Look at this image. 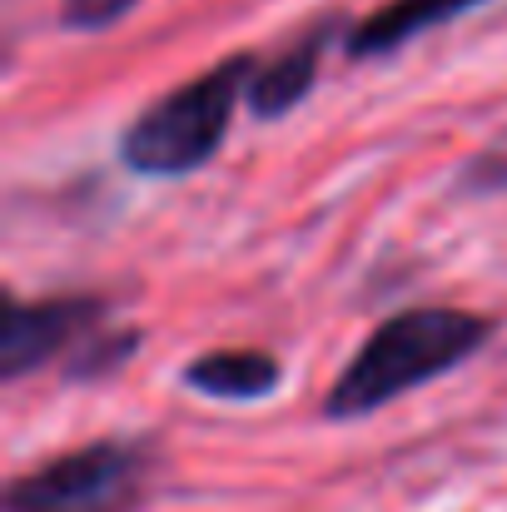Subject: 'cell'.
Returning <instances> with one entry per match:
<instances>
[{"label":"cell","instance_id":"5b68a950","mask_svg":"<svg viewBox=\"0 0 507 512\" xmlns=\"http://www.w3.org/2000/svg\"><path fill=\"white\" fill-rule=\"evenodd\" d=\"M338 20L329 15L324 25H309L289 50H279L274 60H264L259 65V75L249 80V110H254V120H279V115H289L294 105H304L309 100V90H314V75H319V60H324V45L334 40Z\"/></svg>","mask_w":507,"mask_h":512},{"label":"cell","instance_id":"6da1fadb","mask_svg":"<svg viewBox=\"0 0 507 512\" xmlns=\"http://www.w3.org/2000/svg\"><path fill=\"white\" fill-rule=\"evenodd\" d=\"M493 339V324L468 309H403L383 319L368 343L348 358L334 378L324 413L329 418H363L398 393H413L443 373H453L468 353Z\"/></svg>","mask_w":507,"mask_h":512},{"label":"cell","instance_id":"8992f818","mask_svg":"<svg viewBox=\"0 0 507 512\" xmlns=\"http://www.w3.org/2000/svg\"><path fill=\"white\" fill-rule=\"evenodd\" d=\"M184 383L224 403H259L284 383V368L264 348H214L184 368Z\"/></svg>","mask_w":507,"mask_h":512},{"label":"cell","instance_id":"9c48e42d","mask_svg":"<svg viewBox=\"0 0 507 512\" xmlns=\"http://www.w3.org/2000/svg\"><path fill=\"white\" fill-rule=\"evenodd\" d=\"M135 10V0H60V25L65 30H105L115 20H125Z\"/></svg>","mask_w":507,"mask_h":512},{"label":"cell","instance_id":"3957f363","mask_svg":"<svg viewBox=\"0 0 507 512\" xmlns=\"http://www.w3.org/2000/svg\"><path fill=\"white\" fill-rule=\"evenodd\" d=\"M145 443L100 438L5 488V512H130L145 493Z\"/></svg>","mask_w":507,"mask_h":512},{"label":"cell","instance_id":"52a82bcc","mask_svg":"<svg viewBox=\"0 0 507 512\" xmlns=\"http://www.w3.org/2000/svg\"><path fill=\"white\" fill-rule=\"evenodd\" d=\"M473 5H478V0H388V5H378L368 20H358V25L348 30V55H353V60L388 55V50L408 45L413 35L458 20V15L473 10Z\"/></svg>","mask_w":507,"mask_h":512},{"label":"cell","instance_id":"277c9868","mask_svg":"<svg viewBox=\"0 0 507 512\" xmlns=\"http://www.w3.org/2000/svg\"><path fill=\"white\" fill-rule=\"evenodd\" d=\"M105 299L95 294H60V299H10L5 309V334H0V373L5 378H25L40 363H50L55 353H65L75 339H95L100 319H105Z\"/></svg>","mask_w":507,"mask_h":512},{"label":"cell","instance_id":"ba28073f","mask_svg":"<svg viewBox=\"0 0 507 512\" xmlns=\"http://www.w3.org/2000/svg\"><path fill=\"white\" fill-rule=\"evenodd\" d=\"M135 343H140V334L130 329V334H95L90 339V348L75 358V378H95V373H110V368H120L130 353H135Z\"/></svg>","mask_w":507,"mask_h":512},{"label":"cell","instance_id":"7a4b0ae2","mask_svg":"<svg viewBox=\"0 0 507 512\" xmlns=\"http://www.w3.org/2000/svg\"><path fill=\"white\" fill-rule=\"evenodd\" d=\"M254 75H259V60L239 50V55H224L214 70L184 80L179 90H169L165 100L145 105L130 120V130L120 135V160L135 174H165V179L209 165Z\"/></svg>","mask_w":507,"mask_h":512}]
</instances>
